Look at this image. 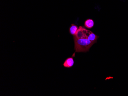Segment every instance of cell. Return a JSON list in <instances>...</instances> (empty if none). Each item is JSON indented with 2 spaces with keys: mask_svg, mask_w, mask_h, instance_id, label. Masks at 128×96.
<instances>
[{
  "mask_svg": "<svg viewBox=\"0 0 128 96\" xmlns=\"http://www.w3.org/2000/svg\"><path fill=\"white\" fill-rule=\"evenodd\" d=\"M74 64V60L73 58H68L65 60L63 64L64 67L66 68H70L73 66Z\"/></svg>",
  "mask_w": 128,
  "mask_h": 96,
  "instance_id": "3957f363",
  "label": "cell"
},
{
  "mask_svg": "<svg viewBox=\"0 0 128 96\" xmlns=\"http://www.w3.org/2000/svg\"><path fill=\"white\" fill-rule=\"evenodd\" d=\"M98 36L96 35V34H95L94 33L92 32L90 34L89 36H88V39H89L90 41H92V42H97V39L98 38Z\"/></svg>",
  "mask_w": 128,
  "mask_h": 96,
  "instance_id": "8992f818",
  "label": "cell"
},
{
  "mask_svg": "<svg viewBox=\"0 0 128 96\" xmlns=\"http://www.w3.org/2000/svg\"><path fill=\"white\" fill-rule=\"evenodd\" d=\"M78 29H79V28L76 25L74 24H72L71 26L70 27L69 31L71 35L74 36L76 35L77 31Z\"/></svg>",
  "mask_w": 128,
  "mask_h": 96,
  "instance_id": "5b68a950",
  "label": "cell"
},
{
  "mask_svg": "<svg viewBox=\"0 0 128 96\" xmlns=\"http://www.w3.org/2000/svg\"><path fill=\"white\" fill-rule=\"evenodd\" d=\"M74 49L78 53L89 51L91 46L96 42H92L86 38H78L74 36Z\"/></svg>",
  "mask_w": 128,
  "mask_h": 96,
  "instance_id": "6da1fadb",
  "label": "cell"
},
{
  "mask_svg": "<svg viewBox=\"0 0 128 96\" xmlns=\"http://www.w3.org/2000/svg\"><path fill=\"white\" fill-rule=\"evenodd\" d=\"M94 25V21L92 19H88L85 21L84 26L86 28L90 29L93 27Z\"/></svg>",
  "mask_w": 128,
  "mask_h": 96,
  "instance_id": "277c9868",
  "label": "cell"
},
{
  "mask_svg": "<svg viewBox=\"0 0 128 96\" xmlns=\"http://www.w3.org/2000/svg\"><path fill=\"white\" fill-rule=\"evenodd\" d=\"M90 31L85 29L82 26H80L77 31L75 36L78 38L88 39L90 34L92 33Z\"/></svg>",
  "mask_w": 128,
  "mask_h": 96,
  "instance_id": "7a4b0ae2",
  "label": "cell"
}]
</instances>
